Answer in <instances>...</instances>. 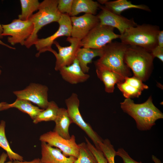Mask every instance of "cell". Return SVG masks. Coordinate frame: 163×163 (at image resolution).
<instances>
[{
  "mask_svg": "<svg viewBox=\"0 0 163 163\" xmlns=\"http://www.w3.org/2000/svg\"><path fill=\"white\" fill-rule=\"evenodd\" d=\"M39 140L52 147L58 148L66 156H72L77 158L78 156V144L76 142L74 135H72L69 139H66L55 132L50 131L41 135Z\"/></svg>",
  "mask_w": 163,
  "mask_h": 163,
  "instance_id": "obj_10",
  "label": "cell"
},
{
  "mask_svg": "<svg viewBox=\"0 0 163 163\" xmlns=\"http://www.w3.org/2000/svg\"><path fill=\"white\" fill-rule=\"evenodd\" d=\"M157 25L143 24L131 27L120 34L121 42L127 45L142 48L150 52L158 45L157 36L160 31Z\"/></svg>",
  "mask_w": 163,
  "mask_h": 163,
  "instance_id": "obj_3",
  "label": "cell"
},
{
  "mask_svg": "<svg viewBox=\"0 0 163 163\" xmlns=\"http://www.w3.org/2000/svg\"><path fill=\"white\" fill-rule=\"evenodd\" d=\"M152 158L154 163H162L160 160L154 155H152Z\"/></svg>",
  "mask_w": 163,
  "mask_h": 163,
  "instance_id": "obj_36",
  "label": "cell"
},
{
  "mask_svg": "<svg viewBox=\"0 0 163 163\" xmlns=\"http://www.w3.org/2000/svg\"><path fill=\"white\" fill-rule=\"evenodd\" d=\"M100 5L92 0H73L70 17L81 12L95 15Z\"/></svg>",
  "mask_w": 163,
  "mask_h": 163,
  "instance_id": "obj_23",
  "label": "cell"
},
{
  "mask_svg": "<svg viewBox=\"0 0 163 163\" xmlns=\"http://www.w3.org/2000/svg\"><path fill=\"white\" fill-rule=\"evenodd\" d=\"M13 163H40V159L35 158L30 161H20L18 160L14 161Z\"/></svg>",
  "mask_w": 163,
  "mask_h": 163,
  "instance_id": "obj_35",
  "label": "cell"
},
{
  "mask_svg": "<svg viewBox=\"0 0 163 163\" xmlns=\"http://www.w3.org/2000/svg\"><path fill=\"white\" fill-rule=\"evenodd\" d=\"M123 111L135 120L140 131L150 130L158 120L163 119V114L153 104L150 96L144 102L136 104L130 98H126L120 103Z\"/></svg>",
  "mask_w": 163,
  "mask_h": 163,
  "instance_id": "obj_1",
  "label": "cell"
},
{
  "mask_svg": "<svg viewBox=\"0 0 163 163\" xmlns=\"http://www.w3.org/2000/svg\"><path fill=\"white\" fill-rule=\"evenodd\" d=\"M117 85L126 98L138 97L143 90L149 88L141 80L134 76L125 77L124 80L117 83Z\"/></svg>",
  "mask_w": 163,
  "mask_h": 163,
  "instance_id": "obj_15",
  "label": "cell"
},
{
  "mask_svg": "<svg viewBox=\"0 0 163 163\" xmlns=\"http://www.w3.org/2000/svg\"><path fill=\"white\" fill-rule=\"evenodd\" d=\"M55 126L53 131L66 139L71 138L69 128L72 123L67 110L64 108H59L56 118L54 121Z\"/></svg>",
  "mask_w": 163,
  "mask_h": 163,
  "instance_id": "obj_19",
  "label": "cell"
},
{
  "mask_svg": "<svg viewBox=\"0 0 163 163\" xmlns=\"http://www.w3.org/2000/svg\"><path fill=\"white\" fill-rule=\"evenodd\" d=\"M104 7L112 12L119 15L127 9L137 8L147 11H150L149 7L144 5H135L127 0H117L109 1L106 0Z\"/></svg>",
  "mask_w": 163,
  "mask_h": 163,
  "instance_id": "obj_22",
  "label": "cell"
},
{
  "mask_svg": "<svg viewBox=\"0 0 163 163\" xmlns=\"http://www.w3.org/2000/svg\"><path fill=\"white\" fill-rule=\"evenodd\" d=\"M0 44L5 46L11 49H12L13 50H15L16 49L15 48L12 47L8 45V44H5V43H4L3 42H2V40H1L0 39Z\"/></svg>",
  "mask_w": 163,
  "mask_h": 163,
  "instance_id": "obj_37",
  "label": "cell"
},
{
  "mask_svg": "<svg viewBox=\"0 0 163 163\" xmlns=\"http://www.w3.org/2000/svg\"><path fill=\"white\" fill-rule=\"evenodd\" d=\"M59 108L53 101L49 102L47 107L41 111L33 120V123L37 124L42 121L55 120Z\"/></svg>",
  "mask_w": 163,
  "mask_h": 163,
  "instance_id": "obj_25",
  "label": "cell"
},
{
  "mask_svg": "<svg viewBox=\"0 0 163 163\" xmlns=\"http://www.w3.org/2000/svg\"><path fill=\"white\" fill-rule=\"evenodd\" d=\"M78 146V156L74 163H98L86 143L82 142Z\"/></svg>",
  "mask_w": 163,
  "mask_h": 163,
  "instance_id": "obj_27",
  "label": "cell"
},
{
  "mask_svg": "<svg viewBox=\"0 0 163 163\" xmlns=\"http://www.w3.org/2000/svg\"><path fill=\"white\" fill-rule=\"evenodd\" d=\"M5 122L2 120L0 123V147L4 150L10 161H23V157L13 152L6 138L5 132Z\"/></svg>",
  "mask_w": 163,
  "mask_h": 163,
  "instance_id": "obj_24",
  "label": "cell"
},
{
  "mask_svg": "<svg viewBox=\"0 0 163 163\" xmlns=\"http://www.w3.org/2000/svg\"><path fill=\"white\" fill-rule=\"evenodd\" d=\"M102 52V48L94 49L88 48H80L77 51L76 59L78 60L83 72L86 73L89 72V67L88 64L92 62L97 56L100 57Z\"/></svg>",
  "mask_w": 163,
  "mask_h": 163,
  "instance_id": "obj_21",
  "label": "cell"
},
{
  "mask_svg": "<svg viewBox=\"0 0 163 163\" xmlns=\"http://www.w3.org/2000/svg\"><path fill=\"white\" fill-rule=\"evenodd\" d=\"M100 8L101 11L97 16L100 24L117 28L120 34H123L126 29L137 25L133 18L129 19L121 15L115 14L104 6L100 5Z\"/></svg>",
  "mask_w": 163,
  "mask_h": 163,
  "instance_id": "obj_13",
  "label": "cell"
},
{
  "mask_svg": "<svg viewBox=\"0 0 163 163\" xmlns=\"http://www.w3.org/2000/svg\"><path fill=\"white\" fill-rule=\"evenodd\" d=\"M127 46L121 42L117 41L107 44L102 48L101 55L95 62V66L110 69L124 77H131L130 69L124 61Z\"/></svg>",
  "mask_w": 163,
  "mask_h": 163,
  "instance_id": "obj_2",
  "label": "cell"
},
{
  "mask_svg": "<svg viewBox=\"0 0 163 163\" xmlns=\"http://www.w3.org/2000/svg\"><path fill=\"white\" fill-rule=\"evenodd\" d=\"M59 71L62 78L72 84L84 82L90 77L88 74L83 72L76 59L72 64L62 68Z\"/></svg>",
  "mask_w": 163,
  "mask_h": 163,
  "instance_id": "obj_17",
  "label": "cell"
},
{
  "mask_svg": "<svg viewBox=\"0 0 163 163\" xmlns=\"http://www.w3.org/2000/svg\"><path fill=\"white\" fill-rule=\"evenodd\" d=\"M70 18L72 24L71 37L80 40L99 23L97 16L90 14H85L80 16Z\"/></svg>",
  "mask_w": 163,
  "mask_h": 163,
  "instance_id": "obj_14",
  "label": "cell"
},
{
  "mask_svg": "<svg viewBox=\"0 0 163 163\" xmlns=\"http://www.w3.org/2000/svg\"><path fill=\"white\" fill-rule=\"evenodd\" d=\"M114 31V28L99 23L81 40V47L102 49L114 39L120 38V34H115Z\"/></svg>",
  "mask_w": 163,
  "mask_h": 163,
  "instance_id": "obj_6",
  "label": "cell"
},
{
  "mask_svg": "<svg viewBox=\"0 0 163 163\" xmlns=\"http://www.w3.org/2000/svg\"><path fill=\"white\" fill-rule=\"evenodd\" d=\"M41 149L40 163H74L76 158L72 156H66L60 149L45 142H41Z\"/></svg>",
  "mask_w": 163,
  "mask_h": 163,
  "instance_id": "obj_16",
  "label": "cell"
},
{
  "mask_svg": "<svg viewBox=\"0 0 163 163\" xmlns=\"http://www.w3.org/2000/svg\"><path fill=\"white\" fill-rule=\"evenodd\" d=\"M65 101L66 109L72 123L75 124L83 130L93 142L94 146L100 149L99 145L103 139L82 117L79 110L80 101L77 94L72 93Z\"/></svg>",
  "mask_w": 163,
  "mask_h": 163,
  "instance_id": "obj_7",
  "label": "cell"
},
{
  "mask_svg": "<svg viewBox=\"0 0 163 163\" xmlns=\"http://www.w3.org/2000/svg\"><path fill=\"white\" fill-rule=\"evenodd\" d=\"M2 25V36H9L8 41L12 45L18 43L24 45L25 41L31 35L33 30V24L29 20L24 21L15 19L10 24Z\"/></svg>",
  "mask_w": 163,
  "mask_h": 163,
  "instance_id": "obj_8",
  "label": "cell"
},
{
  "mask_svg": "<svg viewBox=\"0 0 163 163\" xmlns=\"http://www.w3.org/2000/svg\"><path fill=\"white\" fill-rule=\"evenodd\" d=\"M158 46L163 47V31L160 30L157 36Z\"/></svg>",
  "mask_w": 163,
  "mask_h": 163,
  "instance_id": "obj_33",
  "label": "cell"
},
{
  "mask_svg": "<svg viewBox=\"0 0 163 163\" xmlns=\"http://www.w3.org/2000/svg\"><path fill=\"white\" fill-rule=\"evenodd\" d=\"M58 0H44L40 3L37 12L29 20L33 24V32L26 40L24 46L29 48L38 40V33L44 26L53 22H57L61 14L57 8Z\"/></svg>",
  "mask_w": 163,
  "mask_h": 163,
  "instance_id": "obj_5",
  "label": "cell"
},
{
  "mask_svg": "<svg viewBox=\"0 0 163 163\" xmlns=\"http://www.w3.org/2000/svg\"><path fill=\"white\" fill-rule=\"evenodd\" d=\"M11 108H15L22 112L27 114L34 120L38 115L44 109L33 105L27 100L17 99L15 101L11 104L7 103L0 109V111L7 110Z\"/></svg>",
  "mask_w": 163,
  "mask_h": 163,
  "instance_id": "obj_20",
  "label": "cell"
},
{
  "mask_svg": "<svg viewBox=\"0 0 163 163\" xmlns=\"http://www.w3.org/2000/svg\"><path fill=\"white\" fill-rule=\"evenodd\" d=\"M71 17L67 14H62L58 21L59 26L58 30L52 35L44 38L39 39L34 44L38 51L36 56L38 57L40 54L46 51H50L53 53L55 51L52 48L55 40L60 37L71 36L72 28Z\"/></svg>",
  "mask_w": 163,
  "mask_h": 163,
  "instance_id": "obj_9",
  "label": "cell"
},
{
  "mask_svg": "<svg viewBox=\"0 0 163 163\" xmlns=\"http://www.w3.org/2000/svg\"><path fill=\"white\" fill-rule=\"evenodd\" d=\"M73 1V0H58L57 8L59 12L70 16Z\"/></svg>",
  "mask_w": 163,
  "mask_h": 163,
  "instance_id": "obj_30",
  "label": "cell"
},
{
  "mask_svg": "<svg viewBox=\"0 0 163 163\" xmlns=\"http://www.w3.org/2000/svg\"><path fill=\"white\" fill-rule=\"evenodd\" d=\"M86 143L94 156L98 163H108L107 161L101 151L93 145L88 139L85 137Z\"/></svg>",
  "mask_w": 163,
  "mask_h": 163,
  "instance_id": "obj_29",
  "label": "cell"
},
{
  "mask_svg": "<svg viewBox=\"0 0 163 163\" xmlns=\"http://www.w3.org/2000/svg\"><path fill=\"white\" fill-rule=\"evenodd\" d=\"M3 32V29L2 27V25L0 24V39H1L3 38V36L2 35V34Z\"/></svg>",
  "mask_w": 163,
  "mask_h": 163,
  "instance_id": "obj_38",
  "label": "cell"
},
{
  "mask_svg": "<svg viewBox=\"0 0 163 163\" xmlns=\"http://www.w3.org/2000/svg\"><path fill=\"white\" fill-rule=\"evenodd\" d=\"M97 77L103 82L105 90L108 93H113L115 84L123 82L125 77L110 69L100 66H95Z\"/></svg>",
  "mask_w": 163,
  "mask_h": 163,
  "instance_id": "obj_18",
  "label": "cell"
},
{
  "mask_svg": "<svg viewBox=\"0 0 163 163\" xmlns=\"http://www.w3.org/2000/svg\"><path fill=\"white\" fill-rule=\"evenodd\" d=\"M1 72H2V71H1V70L0 69V75L1 74Z\"/></svg>",
  "mask_w": 163,
  "mask_h": 163,
  "instance_id": "obj_40",
  "label": "cell"
},
{
  "mask_svg": "<svg viewBox=\"0 0 163 163\" xmlns=\"http://www.w3.org/2000/svg\"><path fill=\"white\" fill-rule=\"evenodd\" d=\"M21 12L19 15V19L22 21L28 20L33 13L38 10L40 3L38 0H20Z\"/></svg>",
  "mask_w": 163,
  "mask_h": 163,
  "instance_id": "obj_26",
  "label": "cell"
},
{
  "mask_svg": "<svg viewBox=\"0 0 163 163\" xmlns=\"http://www.w3.org/2000/svg\"><path fill=\"white\" fill-rule=\"evenodd\" d=\"M7 154L3 153L0 156V163H13L12 161L6 162L7 157Z\"/></svg>",
  "mask_w": 163,
  "mask_h": 163,
  "instance_id": "obj_34",
  "label": "cell"
},
{
  "mask_svg": "<svg viewBox=\"0 0 163 163\" xmlns=\"http://www.w3.org/2000/svg\"><path fill=\"white\" fill-rule=\"evenodd\" d=\"M5 103V102H2L0 103V109L3 106Z\"/></svg>",
  "mask_w": 163,
  "mask_h": 163,
  "instance_id": "obj_39",
  "label": "cell"
},
{
  "mask_svg": "<svg viewBox=\"0 0 163 163\" xmlns=\"http://www.w3.org/2000/svg\"><path fill=\"white\" fill-rule=\"evenodd\" d=\"M154 58L150 52L142 48L128 45L124 61L133 72L134 76L143 82L146 81L150 76Z\"/></svg>",
  "mask_w": 163,
  "mask_h": 163,
  "instance_id": "obj_4",
  "label": "cell"
},
{
  "mask_svg": "<svg viewBox=\"0 0 163 163\" xmlns=\"http://www.w3.org/2000/svg\"><path fill=\"white\" fill-rule=\"evenodd\" d=\"M150 53L154 58L157 57L163 62V47L157 45L151 50Z\"/></svg>",
  "mask_w": 163,
  "mask_h": 163,
  "instance_id": "obj_32",
  "label": "cell"
},
{
  "mask_svg": "<svg viewBox=\"0 0 163 163\" xmlns=\"http://www.w3.org/2000/svg\"><path fill=\"white\" fill-rule=\"evenodd\" d=\"M48 88L45 85L32 83L22 90L14 91L17 99H23L32 102L45 109L47 107Z\"/></svg>",
  "mask_w": 163,
  "mask_h": 163,
  "instance_id": "obj_11",
  "label": "cell"
},
{
  "mask_svg": "<svg viewBox=\"0 0 163 163\" xmlns=\"http://www.w3.org/2000/svg\"><path fill=\"white\" fill-rule=\"evenodd\" d=\"M67 41L70 43L67 46H61L56 41L53 43L58 50V53L55 51L53 53L56 59L55 69L56 71L72 64L76 59L78 50L82 47L81 40L78 39L70 37H68Z\"/></svg>",
  "mask_w": 163,
  "mask_h": 163,
  "instance_id": "obj_12",
  "label": "cell"
},
{
  "mask_svg": "<svg viewBox=\"0 0 163 163\" xmlns=\"http://www.w3.org/2000/svg\"><path fill=\"white\" fill-rule=\"evenodd\" d=\"M116 156H118L121 158L123 163H142L141 161H137L133 159L123 148H119L116 151Z\"/></svg>",
  "mask_w": 163,
  "mask_h": 163,
  "instance_id": "obj_31",
  "label": "cell"
},
{
  "mask_svg": "<svg viewBox=\"0 0 163 163\" xmlns=\"http://www.w3.org/2000/svg\"><path fill=\"white\" fill-rule=\"evenodd\" d=\"M99 148L103 153L108 163H115L116 151L108 139L103 140L99 145Z\"/></svg>",
  "mask_w": 163,
  "mask_h": 163,
  "instance_id": "obj_28",
  "label": "cell"
}]
</instances>
